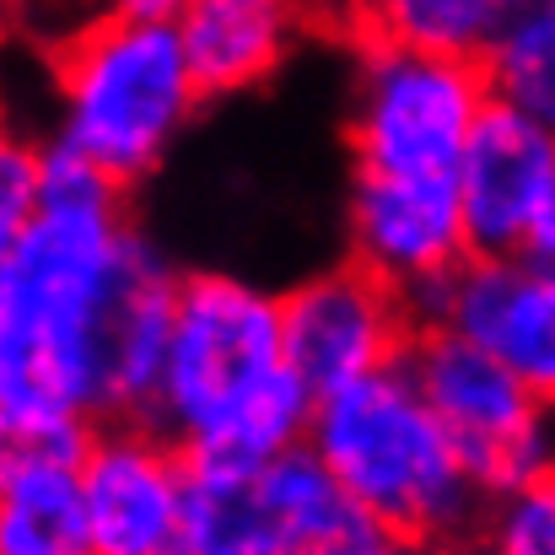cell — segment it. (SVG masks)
Returning <instances> with one entry per match:
<instances>
[{
    "mask_svg": "<svg viewBox=\"0 0 555 555\" xmlns=\"http://www.w3.org/2000/svg\"><path fill=\"white\" fill-rule=\"evenodd\" d=\"M119 5H141V11H179L184 0H119Z\"/></svg>",
    "mask_w": 555,
    "mask_h": 555,
    "instance_id": "cell-20",
    "label": "cell"
},
{
    "mask_svg": "<svg viewBox=\"0 0 555 555\" xmlns=\"http://www.w3.org/2000/svg\"><path fill=\"white\" fill-rule=\"evenodd\" d=\"M308 11H313L324 27H346V33H357L362 16H367V0H308Z\"/></svg>",
    "mask_w": 555,
    "mask_h": 555,
    "instance_id": "cell-19",
    "label": "cell"
},
{
    "mask_svg": "<svg viewBox=\"0 0 555 555\" xmlns=\"http://www.w3.org/2000/svg\"><path fill=\"white\" fill-rule=\"evenodd\" d=\"M415 313L469 335L555 399V264L529 254H469Z\"/></svg>",
    "mask_w": 555,
    "mask_h": 555,
    "instance_id": "cell-11",
    "label": "cell"
},
{
    "mask_svg": "<svg viewBox=\"0 0 555 555\" xmlns=\"http://www.w3.org/2000/svg\"><path fill=\"white\" fill-rule=\"evenodd\" d=\"M43 189V141L0 125V254L22 237Z\"/></svg>",
    "mask_w": 555,
    "mask_h": 555,
    "instance_id": "cell-18",
    "label": "cell"
},
{
    "mask_svg": "<svg viewBox=\"0 0 555 555\" xmlns=\"http://www.w3.org/2000/svg\"><path fill=\"white\" fill-rule=\"evenodd\" d=\"M281 324L292 367L308 377L313 393H330L340 383L404 362L421 313L399 286L346 254L340 264H324L281 292Z\"/></svg>",
    "mask_w": 555,
    "mask_h": 555,
    "instance_id": "cell-8",
    "label": "cell"
},
{
    "mask_svg": "<svg viewBox=\"0 0 555 555\" xmlns=\"http://www.w3.org/2000/svg\"><path fill=\"white\" fill-rule=\"evenodd\" d=\"M496 22H502V0H367L357 33H383L442 54H486Z\"/></svg>",
    "mask_w": 555,
    "mask_h": 555,
    "instance_id": "cell-16",
    "label": "cell"
},
{
    "mask_svg": "<svg viewBox=\"0 0 555 555\" xmlns=\"http://www.w3.org/2000/svg\"><path fill=\"white\" fill-rule=\"evenodd\" d=\"M480 54H442L357 33L346 87V157L362 173H459V157L491 108Z\"/></svg>",
    "mask_w": 555,
    "mask_h": 555,
    "instance_id": "cell-6",
    "label": "cell"
},
{
    "mask_svg": "<svg viewBox=\"0 0 555 555\" xmlns=\"http://www.w3.org/2000/svg\"><path fill=\"white\" fill-rule=\"evenodd\" d=\"M319 393L286 357L281 292L237 270H184L152 421L210 464H264L308 442Z\"/></svg>",
    "mask_w": 555,
    "mask_h": 555,
    "instance_id": "cell-2",
    "label": "cell"
},
{
    "mask_svg": "<svg viewBox=\"0 0 555 555\" xmlns=\"http://www.w3.org/2000/svg\"><path fill=\"white\" fill-rule=\"evenodd\" d=\"M81 459L49 453L0 469V555H92Z\"/></svg>",
    "mask_w": 555,
    "mask_h": 555,
    "instance_id": "cell-14",
    "label": "cell"
},
{
    "mask_svg": "<svg viewBox=\"0 0 555 555\" xmlns=\"http://www.w3.org/2000/svg\"><path fill=\"white\" fill-rule=\"evenodd\" d=\"M480 60L502 103L534 114L540 125L555 130V5L502 16Z\"/></svg>",
    "mask_w": 555,
    "mask_h": 555,
    "instance_id": "cell-15",
    "label": "cell"
},
{
    "mask_svg": "<svg viewBox=\"0 0 555 555\" xmlns=\"http://www.w3.org/2000/svg\"><path fill=\"white\" fill-rule=\"evenodd\" d=\"M173 16L210 103L264 92L319 22L308 0H184Z\"/></svg>",
    "mask_w": 555,
    "mask_h": 555,
    "instance_id": "cell-13",
    "label": "cell"
},
{
    "mask_svg": "<svg viewBox=\"0 0 555 555\" xmlns=\"http://www.w3.org/2000/svg\"><path fill=\"white\" fill-rule=\"evenodd\" d=\"M480 545L502 555H555V464L491 496Z\"/></svg>",
    "mask_w": 555,
    "mask_h": 555,
    "instance_id": "cell-17",
    "label": "cell"
},
{
    "mask_svg": "<svg viewBox=\"0 0 555 555\" xmlns=\"http://www.w3.org/2000/svg\"><path fill=\"white\" fill-rule=\"evenodd\" d=\"M308 442L393 545L480 540L491 491L404 362L319 393Z\"/></svg>",
    "mask_w": 555,
    "mask_h": 555,
    "instance_id": "cell-4",
    "label": "cell"
},
{
    "mask_svg": "<svg viewBox=\"0 0 555 555\" xmlns=\"http://www.w3.org/2000/svg\"><path fill=\"white\" fill-rule=\"evenodd\" d=\"M0 125H5V119H0Z\"/></svg>",
    "mask_w": 555,
    "mask_h": 555,
    "instance_id": "cell-21",
    "label": "cell"
},
{
    "mask_svg": "<svg viewBox=\"0 0 555 555\" xmlns=\"http://www.w3.org/2000/svg\"><path fill=\"white\" fill-rule=\"evenodd\" d=\"M346 248L415 308L475 248L464 227L459 173H362L346 184Z\"/></svg>",
    "mask_w": 555,
    "mask_h": 555,
    "instance_id": "cell-10",
    "label": "cell"
},
{
    "mask_svg": "<svg viewBox=\"0 0 555 555\" xmlns=\"http://www.w3.org/2000/svg\"><path fill=\"white\" fill-rule=\"evenodd\" d=\"M404 367L415 372L421 393L431 399L491 496L555 464V399L529 388L469 335L421 319Z\"/></svg>",
    "mask_w": 555,
    "mask_h": 555,
    "instance_id": "cell-7",
    "label": "cell"
},
{
    "mask_svg": "<svg viewBox=\"0 0 555 555\" xmlns=\"http://www.w3.org/2000/svg\"><path fill=\"white\" fill-rule=\"evenodd\" d=\"M555 194V130L534 114L491 98L464 157L459 199L475 254H524L529 227Z\"/></svg>",
    "mask_w": 555,
    "mask_h": 555,
    "instance_id": "cell-12",
    "label": "cell"
},
{
    "mask_svg": "<svg viewBox=\"0 0 555 555\" xmlns=\"http://www.w3.org/2000/svg\"><path fill=\"white\" fill-rule=\"evenodd\" d=\"M130 189L43 141V189L0 254V415L108 421V330L163 248L130 221Z\"/></svg>",
    "mask_w": 555,
    "mask_h": 555,
    "instance_id": "cell-1",
    "label": "cell"
},
{
    "mask_svg": "<svg viewBox=\"0 0 555 555\" xmlns=\"http://www.w3.org/2000/svg\"><path fill=\"white\" fill-rule=\"evenodd\" d=\"M173 11L108 5L49 49V141L114 184H152L205 108Z\"/></svg>",
    "mask_w": 555,
    "mask_h": 555,
    "instance_id": "cell-3",
    "label": "cell"
},
{
    "mask_svg": "<svg viewBox=\"0 0 555 555\" xmlns=\"http://www.w3.org/2000/svg\"><path fill=\"white\" fill-rule=\"evenodd\" d=\"M393 534L351 496V486L297 442L264 464L189 459L179 555H383Z\"/></svg>",
    "mask_w": 555,
    "mask_h": 555,
    "instance_id": "cell-5",
    "label": "cell"
},
{
    "mask_svg": "<svg viewBox=\"0 0 555 555\" xmlns=\"http://www.w3.org/2000/svg\"><path fill=\"white\" fill-rule=\"evenodd\" d=\"M92 555H179L189 502V453L157 426L108 415L81 459Z\"/></svg>",
    "mask_w": 555,
    "mask_h": 555,
    "instance_id": "cell-9",
    "label": "cell"
}]
</instances>
